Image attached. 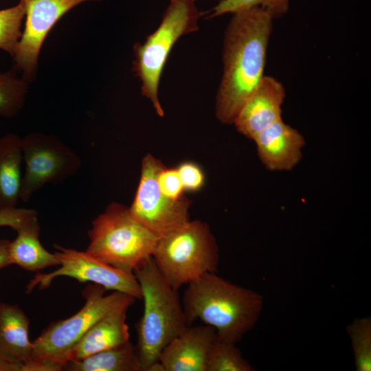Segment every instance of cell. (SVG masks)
<instances>
[{
  "label": "cell",
  "instance_id": "5b68a950",
  "mask_svg": "<svg viewBox=\"0 0 371 371\" xmlns=\"http://www.w3.org/2000/svg\"><path fill=\"white\" fill-rule=\"evenodd\" d=\"M87 251L124 271L133 273L151 258L158 238L135 220L128 207L111 203L93 221Z\"/></svg>",
  "mask_w": 371,
  "mask_h": 371
},
{
  "label": "cell",
  "instance_id": "52a82bcc",
  "mask_svg": "<svg viewBox=\"0 0 371 371\" xmlns=\"http://www.w3.org/2000/svg\"><path fill=\"white\" fill-rule=\"evenodd\" d=\"M106 289L92 284L82 292L85 303L76 313L50 324L32 341V359L63 370L71 350L85 333L99 319L135 298L119 291L105 295Z\"/></svg>",
  "mask_w": 371,
  "mask_h": 371
},
{
  "label": "cell",
  "instance_id": "7402d4cb",
  "mask_svg": "<svg viewBox=\"0 0 371 371\" xmlns=\"http://www.w3.org/2000/svg\"><path fill=\"white\" fill-rule=\"evenodd\" d=\"M357 371L371 370V317L355 318L347 326Z\"/></svg>",
  "mask_w": 371,
  "mask_h": 371
},
{
  "label": "cell",
  "instance_id": "603a6c76",
  "mask_svg": "<svg viewBox=\"0 0 371 371\" xmlns=\"http://www.w3.org/2000/svg\"><path fill=\"white\" fill-rule=\"evenodd\" d=\"M25 11L23 1L0 10V49L13 57L22 35L21 24Z\"/></svg>",
  "mask_w": 371,
  "mask_h": 371
},
{
  "label": "cell",
  "instance_id": "d6986e66",
  "mask_svg": "<svg viewBox=\"0 0 371 371\" xmlns=\"http://www.w3.org/2000/svg\"><path fill=\"white\" fill-rule=\"evenodd\" d=\"M67 371H142L135 346L130 340L78 361H68Z\"/></svg>",
  "mask_w": 371,
  "mask_h": 371
},
{
  "label": "cell",
  "instance_id": "4316f807",
  "mask_svg": "<svg viewBox=\"0 0 371 371\" xmlns=\"http://www.w3.org/2000/svg\"><path fill=\"white\" fill-rule=\"evenodd\" d=\"M36 210L26 208H9L0 210V227L16 230L30 218L37 216Z\"/></svg>",
  "mask_w": 371,
  "mask_h": 371
},
{
  "label": "cell",
  "instance_id": "8992f818",
  "mask_svg": "<svg viewBox=\"0 0 371 371\" xmlns=\"http://www.w3.org/2000/svg\"><path fill=\"white\" fill-rule=\"evenodd\" d=\"M201 15L196 0H170L158 27L144 43L133 46V70L141 82V93L160 117L164 116V111L159 98V87L166 60L182 36L199 30Z\"/></svg>",
  "mask_w": 371,
  "mask_h": 371
},
{
  "label": "cell",
  "instance_id": "9c48e42d",
  "mask_svg": "<svg viewBox=\"0 0 371 371\" xmlns=\"http://www.w3.org/2000/svg\"><path fill=\"white\" fill-rule=\"evenodd\" d=\"M164 166L150 154L144 157L137 191L128 207L135 220L159 238L188 222L190 206L185 196L172 200L161 192L157 177Z\"/></svg>",
  "mask_w": 371,
  "mask_h": 371
},
{
  "label": "cell",
  "instance_id": "ba28073f",
  "mask_svg": "<svg viewBox=\"0 0 371 371\" xmlns=\"http://www.w3.org/2000/svg\"><path fill=\"white\" fill-rule=\"evenodd\" d=\"M23 161L20 200L27 203L46 183L57 185L81 167L78 155L58 137L32 132L22 137Z\"/></svg>",
  "mask_w": 371,
  "mask_h": 371
},
{
  "label": "cell",
  "instance_id": "9a60e30c",
  "mask_svg": "<svg viewBox=\"0 0 371 371\" xmlns=\"http://www.w3.org/2000/svg\"><path fill=\"white\" fill-rule=\"evenodd\" d=\"M262 165L269 171H289L302 158L304 136L282 119L259 133L253 139Z\"/></svg>",
  "mask_w": 371,
  "mask_h": 371
},
{
  "label": "cell",
  "instance_id": "8fae6325",
  "mask_svg": "<svg viewBox=\"0 0 371 371\" xmlns=\"http://www.w3.org/2000/svg\"><path fill=\"white\" fill-rule=\"evenodd\" d=\"M25 23L13 60L28 83L36 76L39 54L50 30L69 10L85 1L100 0H22Z\"/></svg>",
  "mask_w": 371,
  "mask_h": 371
},
{
  "label": "cell",
  "instance_id": "83f0119b",
  "mask_svg": "<svg viewBox=\"0 0 371 371\" xmlns=\"http://www.w3.org/2000/svg\"><path fill=\"white\" fill-rule=\"evenodd\" d=\"M10 240L0 239V269L12 265L9 254Z\"/></svg>",
  "mask_w": 371,
  "mask_h": 371
},
{
  "label": "cell",
  "instance_id": "d4e9b609",
  "mask_svg": "<svg viewBox=\"0 0 371 371\" xmlns=\"http://www.w3.org/2000/svg\"><path fill=\"white\" fill-rule=\"evenodd\" d=\"M157 181L160 190L168 198L179 200L184 196V189L177 168L164 166L159 172Z\"/></svg>",
  "mask_w": 371,
  "mask_h": 371
},
{
  "label": "cell",
  "instance_id": "44dd1931",
  "mask_svg": "<svg viewBox=\"0 0 371 371\" xmlns=\"http://www.w3.org/2000/svg\"><path fill=\"white\" fill-rule=\"evenodd\" d=\"M236 344L216 340L212 346L206 362V371H254Z\"/></svg>",
  "mask_w": 371,
  "mask_h": 371
},
{
  "label": "cell",
  "instance_id": "5bb4252c",
  "mask_svg": "<svg viewBox=\"0 0 371 371\" xmlns=\"http://www.w3.org/2000/svg\"><path fill=\"white\" fill-rule=\"evenodd\" d=\"M215 330L206 324L188 326L161 351L163 371H206L210 350L216 340Z\"/></svg>",
  "mask_w": 371,
  "mask_h": 371
},
{
  "label": "cell",
  "instance_id": "30bf717a",
  "mask_svg": "<svg viewBox=\"0 0 371 371\" xmlns=\"http://www.w3.org/2000/svg\"><path fill=\"white\" fill-rule=\"evenodd\" d=\"M55 255L60 267L48 273H37L26 286L27 293L38 286L39 289L48 287L52 281L60 276L74 278L80 282H90L103 286L106 291H119L142 299L139 282L133 273L117 269L88 251H78L54 245Z\"/></svg>",
  "mask_w": 371,
  "mask_h": 371
},
{
  "label": "cell",
  "instance_id": "ac0fdd59",
  "mask_svg": "<svg viewBox=\"0 0 371 371\" xmlns=\"http://www.w3.org/2000/svg\"><path fill=\"white\" fill-rule=\"evenodd\" d=\"M22 137L14 133L0 137V210L16 207L23 175Z\"/></svg>",
  "mask_w": 371,
  "mask_h": 371
},
{
  "label": "cell",
  "instance_id": "3957f363",
  "mask_svg": "<svg viewBox=\"0 0 371 371\" xmlns=\"http://www.w3.org/2000/svg\"><path fill=\"white\" fill-rule=\"evenodd\" d=\"M144 301L143 314L135 325V346L142 371L159 361L164 348L190 326L177 290L164 278L152 257L133 271Z\"/></svg>",
  "mask_w": 371,
  "mask_h": 371
},
{
  "label": "cell",
  "instance_id": "ffe728a7",
  "mask_svg": "<svg viewBox=\"0 0 371 371\" xmlns=\"http://www.w3.org/2000/svg\"><path fill=\"white\" fill-rule=\"evenodd\" d=\"M27 89L28 82L17 76L14 68L0 72V117L11 118L20 112Z\"/></svg>",
  "mask_w": 371,
  "mask_h": 371
},
{
  "label": "cell",
  "instance_id": "cb8c5ba5",
  "mask_svg": "<svg viewBox=\"0 0 371 371\" xmlns=\"http://www.w3.org/2000/svg\"><path fill=\"white\" fill-rule=\"evenodd\" d=\"M290 0H222L208 12L207 19L219 16L227 13L254 7H260L268 11L273 19L284 14L288 9Z\"/></svg>",
  "mask_w": 371,
  "mask_h": 371
},
{
  "label": "cell",
  "instance_id": "7c38bea8",
  "mask_svg": "<svg viewBox=\"0 0 371 371\" xmlns=\"http://www.w3.org/2000/svg\"><path fill=\"white\" fill-rule=\"evenodd\" d=\"M29 326L20 306L0 302V371H37Z\"/></svg>",
  "mask_w": 371,
  "mask_h": 371
},
{
  "label": "cell",
  "instance_id": "2e32d148",
  "mask_svg": "<svg viewBox=\"0 0 371 371\" xmlns=\"http://www.w3.org/2000/svg\"><path fill=\"white\" fill-rule=\"evenodd\" d=\"M131 306L125 304L113 310L91 326L71 350L67 362L80 360L130 340L126 320Z\"/></svg>",
  "mask_w": 371,
  "mask_h": 371
},
{
  "label": "cell",
  "instance_id": "484cf974",
  "mask_svg": "<svg viewBox=\"0 0 371 371\" xmlns=\"http://www.w3.org/2000/svg\"><path fill=\"white\" fill-rule=\"evenodd\" d=\"M184 191L196 192L205 183V175L199 166L192 161H185L177 168Z\"/></svg>",
  "mask_w": 371,
  "mask_h": 371
},
{
  "label": "cell",
  "instance_id": "7a4b0ae2",
  "mask_svg": "<svg viewBox=\"0 0 371 371\" xmlns=\"http://www.w3.org/2000/svg\"><path fill=\"white\" fill-rule=\"evenodd\" d=\"M182 297L189 325L200 320L220 341L237 344L256 325L264 308L259 293L207 273L186 285Z\"/></svg>",
  "mask_w": 371,
  "mask_h": 371
},
{
  "label": "cell",
  "instance_id": "e0dca14e",
  "mask_svg": "<svg viewBox=\"0 0 371 371\" xmlns=\"http://www.w3.org/2000/svg\"><path fill=\"white\" fill-rule=\"evenodd\" d=\"M41 227L36 216L23 224L16 230V237L10 243L9 254L12 265L21 269L36 271L59 265L55 255L47 251L39 240Z\"/></svg>",
  "mask_w": 371,
  "mask_h": 371
},
{
  "label": "cell",
  "instance_id": "6da1fadb",
  "mask_svg": "<svg viewBox=\"0 0 371 371\" xmlns=\"http://www.w3.org/2000/svg\"><path fill=\"white\" fill-rule=\"evenodd\" d=\"M273 18L260 7L233 13L225 32L223 74L216 99V115L233 124L262 77Z\"/></svg>",
  "mask_w": 371,
  "mask_h": 371
},
{
  "label": "cell",
  "instance_id": "277c9868",
  "mask_svg": "<svg viewBox=\"0 0 371 371\" xmlns=\"http://www.w3.org/2000/svg\"><path fill=\"white\" fill-rule=\"evenodd\" d=\"M152 258L166 282L175 289L207 273H217L219 251L209 225L189 220L159 237Z\"/></svg>",
  "mask_w": 371,
  "mask_h": 371
},
{
  "label": "cell",
  "instance_id": "4fadbf2b",
  "mask_svg": "<svg viewBox=\"0 0 371 371\" xmlns=\"http://www.w3.org/2000/svg\"><path fill=\"white\" fill-rule=\"evenodd\" d=\"M285 89L277 79L264 76L245 102L233 124L246 137L253 139L259 133L282 119Z\"/></svg>",
  "mask_w": 371,
  "mask_h": 371
}]
</instances>
